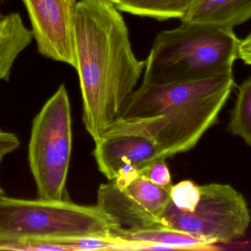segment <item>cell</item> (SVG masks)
<instances>
[{
    "mask_svg": "<svg viewBox=\"0 0 251 251\" xmlns=\"http://www.w3.org/2000/svg\"><path fill=\"white\" fill-rule=\"evenodd\" d=\"M75 50L85 129L94 142L115 122L146 67L131 49L125 19L103 0L78 1Z\"/></svg>",
    "mask_w": 251,
    "mask_h": 251,
    "instance_id": "1",
    "label": "cell"
},
{
    "mask_svg": "<svg viewBox=\"0 0 251 251\" xmlns=\"http://www.w3.org/2000/svg\"><path fill=\"white\" fill-rule=\"evenodd\" d=\"M234 86L232 71L188 82L143 83L108 128L146 136L168 159L197 144L218 122Z\"/></svg>",
    "mask_w": 251,
    "mask_h": 251,
    "instance_id": "2",
    "label": "cell"
},
{
    "mask_svg": "<svg viewBox=\"0 0 251 251\" xmlns=\"http://www.w3.org/2000/svg\"><path fill=\"white\" fill-rule=\"evenodd\" d=\"M240 44L233 29L181 22L178 28L156 35L143 83L188 82L230 72Z\"/></svg>",
    "mask_w": 251,
    "mask_h": 251,
    "instance_id": "3",
    "label": "cell"
},
{
    "mask_svg": "<svg viewBox=\"0 0 251 251\" xmlns=\"http://www.w3.org/2000/svg\"><path fill=\"white\" fill-rule=\"evenodd\" d=\"M119 227L97 206L68 200L0 196V242L38 238L110 237Z\"/></svg>",
    "mask_w": 251,
    "mask_h": 251,
    "instance_id": "4",
    "label": "cell"
},
{
    "mask_svg": "<svg viewBox=\"0 0 251 251\" xmlns=\"http://www.w3.org/2000/svg\"><path fill=\"white\" fill-rule=\"evenodd\" d=\"M72 124L69 94L63 84L32 121L28 159L38 198L66 200L72 151Z\"/></svg>",
    "mask_w": 251,
    "mask_h": 251,
    "instance_id": "5",
    "label": "cell"
},
{
    "mask_svg": "<svg viewBox=\"0 0 251 251\" xmlns=\"http://www.w3.org/2000/svg\"><path fill=\"white\" fill-rule=\"evenodd\" d=\"M201 198L193 212L178 210L171 201L161 225L193 235L230 243L246 236L251 222L244 196L228 184L200 186Z\"/></svg>",
    "mask_w": 251,
    "mask_h": 251,
    "instance_id": "6",
    "label": "cell"
},
{
    "mask_svg": "<svg viewBox=\"0 0 251 251\" xmlns=\"http://www.w3.org/2000/svg\"><path fill=\"white\" fill-rule=\"evenodd\" d=\"M171 188L155 184L146 173L119 178L100 185L97 206L120 228L159 226Z\"/></svg>",
    "mask_w": 251,
    "mask_h": 251,
    "instance_id": "7",
    "label": "cell"
},
{
    "mask_svg": "<svg viewBox=\"0 0 251 251\" xmlns=\"http://www.w3.org/2000/svg\"><path fill=\"white\" fill-rule=\"evenodd\" d=\"M40 54L76 69L75 22L77 0H22Z\"/></svg>",
    "mask_w": 251,
    "mask_h": 251,
    "instance_id": "8",
    "label": "cell"
},
{
    "mask_svg": "<svg viewBox=\"0 0 251 251\" xmlns=\"http://www.w3.org/2000/svg\"><path fill=\"white\" fill-rule=\"evenodd\" d=\"M93 154L100 172L109 181L146 173L153 162L164 159L151 139L140 133L111 128L95 141Z\"/></svg>",
    "mask_w": 251,
    "mask_h": 251,
    "instance_id": "9",
    "label": "cell"
},
{
    "mask_svg": "<svg viewBox=\"0 0 251 251\" xmlns=\"http://www.w3.org/2000/svg\"><path fill=\"white\" fill-rule=\"evenodd\" d=\"M110 237L125 243H149L163 245L174 251H216L217 242L213 239L193 235L169 227L159 225L139 229L118 228Z\"/></svg>",
    "mask_w": 251,
    "mask_h": 251,
    "instance_id": "10",
    "label": "cell"
},
{
    "mask_svg": "<svg viewBox=\"0 0 251 251\" xmlns=\"http://www.w3.org/2000/svg\"><path fill=\"white\" fill-rule=\"evenodd\" d=\"M251 19V0H193L181 22L234 29Z\"/></svg>",
    "mask_w": 251,
    "mask_h": 251,
    "instance_id": "11",
    "label": "cell"
},
{
    "mask_svg": "<svg viewBox=\"0 0 251 251\" xmlns=\"http://www.w3.org/2000/svg\"><path fill=\"white\" fill-rule=\"evenodd\" d=\"M33 38L19 13L0 15V81H8L15 60Z\"/></svg>",
    "mask_w": 251,
    "mask_h": 251,
    "instance_id": "12",
    "label": "cell"
},
{
    "mask_svg": "<svg viewBox=\"0 0 251 251\" xmlns=\"http://www.w3.org/2000/svg\"><path fill=\"white\" fill-rule=\"evenodd\" d=\"M193 0H122L116 6L119 11L153 18L159 21L181 20L188 12Z\"/></svg>",
    "mask_w": 251,
    "mask_h": 251,
    "instance_id": "13",
    "label": "cell"
},
{
    "mask_svg": "<svg viewBox=\"0 0 251 251\" xmlns=\"http://www.w3.org/2000/svg\"><path fill=\"white\" fill-rule=\"evenodd\" d=\"M228 130L251 147V75L240 85Z\"/></svg>",
    "mask_w": 251,
    "mask_h": 251,
    "instance_id": "14",
    "label": "cell"
},
{
    "mask_svg": "<svg viewBox=\"0 0 251 251\" xmlns=\"http://www.w3.org/2000/svg\"><path fill=\"white\" fill-rule=\"evenodd\" d=\"M171 202L181 212H193L201 198L200 186L186 180L172 185L170 191Z\"/></svg>",
    "mask_w": 251,
    "mask_h": 251,
    "instance_id": "15",
    "label": "cell"
},
{
    "mask_svg": "<svg viewBox=\"0 0 251 251\" xmlns=\"http://www.w3.org/2000/svg\"><path fill=\"white\" fill-rule=\"evenodd\" d=\"M146 175L155 184L162 187H172L171 173L165 163V159H159L153 162L148 168Z\"/></svg>",
    "mask_w": 251,
    "mask_h": 251,
    "instance_id": "16",
    "label": "cell"
},
{
    "mask_svg": "<svg viewBox=\"0 0 251 251\" xmlns=\"http://www.w3.org/2000/svg\"><path fill=\"white\" fill-rule=\"evenodd\" d=\"M20 145V141L15 134L0 130V156L4 157Z\"/></svg>",
    "mask_w": 251,
    "mask_h": 251,
    "instance_id": "17",
    "label": "cell"
},
{
    "mask_svg": "<svg viewBox=\"0 0 251 251\" xmlns=\"http://www.w3.org/2000/svg\"><path fill=\"white\" fill-rule=\"evenodd\" d=\"M238 57H240L246 64L251 66V33L244 39L240 40Z\"/></svg>",
    "mask_w": 251,
    "mask_h": 251,
    "instance_id": "18",
    "label": "cell"
},
{
    "mask_svg": "<svg viewBox=\"0 0 251 251\" xmlns=\"http://www.w3.org/2000/svg\"><path fill=\"white\" fill-rule=\"evenodd\" d=\"M103 1H107V2L111 3V4L116 5V4L120 2L122 0H103Z\"/></svg>",
    "mask_w": 251,
    "mask_h": 251,
    "instance_id": "19",
    "label": "cell"
}]
</instances>
